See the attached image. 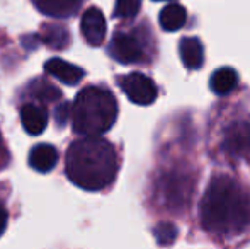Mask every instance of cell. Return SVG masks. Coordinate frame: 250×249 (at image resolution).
Segmentation results:
<instances>
[{
	"mask_svg": "<svg viewBox=\"0 0 250 249\" xmlns=\"http://www.w3.org/2000/svg\"><path fill=\"white\" fill-rule=\"evenodd\" d=\"M118 120V103L107 87L89 86L75 96L72 106V128L77 135L99 136Z\"/></svg>",
	"mask_w": 250,
	"mask_h": 249,
	"instance_id": "3",
	"label": "cell"
},
{
	"mask_svg": "<svg viewBox=\"0 0 250 249\" xmlns=\"http://www.w3.org/2000/svg\"><path fill=\"white\" fill-rule=\"evenodd\" d=\"M7 162H9V154H7L5 145H3L2 138H0V169H3Z\"/></svg>",
	"mask_w": 250,
	"mask_h": 249,
	"instance_id": "21",
	"label": "cell"
},
{
	"mask_svg": "<svg viewBox=\"0 0 250 249\" xmlns=\"http://www.w3.org/2000/svg\"><path fill=\"white\" fill-rule=\"evenodd\" d=\"M27 92H29V96L33 97V99H40V101H43V103H53V101L62 97V92H60L55 86H51L50 82H46V80H43V79H38V80H34V82H31Z\"/></svg>",
	"mask_w": 250,
	"mask_h": 249,
	"instance_id": "16",
	"label": "cell"
},
{
	"mask_svg": "<svg viewBox=\"0 0 250 249\" xmlns=\"http://www.w3.org/2000/svg\"><path fill=\"white\" fill-rule=\"evenodd\" d=\"M44 72L48 75L55 77L60 82L66 84V86H77L85 77L83 68L72 65V63L62 60V58H51V60H48L44 63Z\"/></svg>",
	"mask_w": 250,
	"mask_h": 249,
	"instance_id": "8",
	"label": "cell"
},
{
	"mask_svg": "<svg viewBox=\"0 0 250 249\" xmlns=\"http://www.w3.org/2000/svg\"><path fill=\"white\" fill-rule=\"evenodd\" d=\"M68 113H70V104L68 103H62L58 108L55 110V120L60 126L65 125L68 120Z\"/></svg>",
	"mask_w": 250,
	"mask_h": 249,
	"instance_id": "19",
	"label": "cell"
},
{
	"mask_svg": "<svg viewBox=\"0 0 250 249\" xmlns=\"http://www.w3.org/2000/svg\"><path fill=\"white\" fill-rule=\"evenodd\" d=\"M7 222H9V213H7V210L3 208L2 205H0V236H2V234L5 232Z\"/></svg>",
	"mask_w": 250,
	"mask_h": 249,
	"instance_id": "20",
	"label": "cell"
},
{
	"mask_svg": "<svg viewBox=\"0 0 250 249\" xmlns=\"http://www.w3.org/2000/svg\"><path fill=\"white\" fill-rule=\"evenodd\" d=\"M21 123L29 135H41L48 126V113L36 103H26L21 108Z\"/></svg>",
	"mask_w": 250,
	"mask_h": 249,
	"instance_id": "9",
	"label": "cell"
},
{
	"mask_svg": "<svg viewBox=\"0 0 250 249\" xmlns=\"http://www.w3.org/2000/svg\"><path fill=\"white\" fill-rule=\"evenodd\" d=\"M109 55L123 65L143 62V58H145L142 40L136 34L123 33V31H118L112 36L111 45H109Z\"/></svg>",
	"mask_w": 250,
	"mask_h": 249,
	"instance_id": "5",
	"label": "cell"
},
{
	"mask_svg": "<svg viewBox=\"0 0 250 249\" xmlns=\"http://www.w3.org/2000/svg\"><path fill=\"white\" fill-rule=\"evenodd\" d=\"M80 31H82V36L87 41V45L94 48L101 46L105 40V33H107V23H105L102 10L97 7H89L80 19Z\"/></svg>",
	"mask_w": 250,
	"mask_h": 249,
	"instance_id": "6",
	"label": "cell"
},
{
	"mask_svg": "<svg viewBox=\"0 0 250 249\" xmlns=\"http://www.w3.org/2000/svg\"><path fill=\"white\" fill-rule=\"evenodd\" d=\"M142 0H116L114 17L118 19H131L140 12Z\"/></svg>",
	"mask_w": 250,
	"mask_h": 249,
	"instance_id": "18",
	"label": "cell"
},
{
	"mask_svg": "<svg viewBox=\"0 0 250 249\" xmlns=\"http://www.w3.org/2000/svg\"><path fill=\"white\" fill-rule=\"evenodd\" d=\"M119 86H121L123 92L128 96V99L135 104H140V106L153 104L158 96V89L153 80L140 72H133L121 77Z\"/></svg>",
	"mask_w": 250,
	"mask_h": 249,
	"instance_id": "4",
	"label": "cell"
},
{
	"mask_svg": "<svg viewBox=\"0 0 250 249\" xmlns=\"http://www.w3.org/2000/svg\"><path fill=\"white\" fill-rule=\"evenodd\" d=\"M223 150L230 156H245L250 152V125L238 121L227 128L223 140Z\"/></svg>",
	"mask_w": 250,
	"mask_h": 249,
	"instance_id": "7",
	"label": "cell"
},
{
	"mask_svg": "<svg viewBox=\"0 0 250 249\" xmlns=\"http://www.w3.org/2000/svg\"><path fill=\"white\" fill-rule=\"evenodd\" d=\"M58 162V152L53 145L40 143L29 152V166L38 173H50Z\"/></svg>",
	"mask_w": 250,
	"mask_h": 249,
	"instance_id": "10",
	"label": "cell"
},
{
	"mask_svg": "<svg viewBox=\"0 0 250 249\" xmlns=\"http://www.w3.org/2000/svg\"><path fill=\"white\" fill-rule=\"evenodd\" d=\"M155 2H172V0H155Z\"/></svg>",
	"mask_w": 250,
	"mask_h": 249,
	"instance_id": "22",
	"label": "cell"
},
{
	"mask_svg": "<svg viewBox=\"0 0 250 249\" xmlns=\"http://www.w3.org/2000/svg\"><path fill=\"white\" fill-rule=\"evenodd\" d=\"M211 91L218 96H227L238 86V73L231 67H221L216 68L209 80Z\"/></svg>",
	"mask_w": 250,
	"mask_h": 249,
	"instance_id": "13",
	"label": "cell"
},
{
	"mask_svg": "<svg viewBox=\"0 0 250 249\" xmlns=\"http://www.w3.org/2000/svg\"><path fill=\"white\" fill-rule=\"evenodd\" d=\"M179 55L189 70H198L204 63V50L198 38H182L179 43Z\"/></svg>",
	"mask_w": 250,
	"mask_h": 249,
	"instance_id": "12",
	"label": "cell"
},
{
	"mask_svg": "<svg viewBox=\"0 0 250 249\" xmlns=\"http://www.w3.org/2000/svg\"><path fill=\"white\" fill-rule=\"evenodd\" d=\"M201 226L218 236L240 234L250 226V195L235 180L218 176L199 203Z\"/></svg>",
	"mask_w": 250,
	"mask_h": 249,
	"instance_id": "1",
	"label": "cell"
},
{
	"mask_svg": "<svg viewBox=\"0 0 250 249\" xmlns=\"http://www.w3.org/2000/svg\"><path fill=\"white\" fill-rule=\"evenodd\" d=\"M186 21H188V12L181 3H168L162 9L158 23L160 27L167 33H175L181 27H184Z\"/></svg>",
	"mask_w": 250,
	"mask_h": 249,
	"instance_id": "14",
	"label": "cell"
},
{
	"mask_svg": "<svg viewBox=\"0 0 250 249\" xmlns=\"http://www.w3.org/2000/svg\"><path fill=\"white\" fill-rule=\"evenodd\" d=\"M118 154L112 143L99 136L75 140L66 152V176L85 191H101L118 174Z\"/></svg>",
	"mask_w": 250,
	"mask_h": 249,
	"instance_id": "2",
	"label": "cell"
},
{
	"mask_svg": "<svg viewBox=\"0 0 250 249\" xmlns=\"http://www.w3.org/2000/svg\"><path fill=\"white\" fill-rule=\"evenodd\" d=\"M40 40L46 46L53 48V50H65V48H68L72 38H70V33L65 26H60V24H43Z\"/></svg>",
	"mask_w": 250,
	"mask_h": 249,
	"instance_id": "15",
	"label": "cell"
},
{
	"mask_svg": "<svg viewBox=\"0 0 250 249\" xmlns=\"http://www.w3.org/2000/svg\"><path fill=\"white\" fill-rule=\"evenodd\" d=\"M177 234H179L177 227L172 222H160L153 229V236L160 246H170L177 239Z\"/></svg>",
	"mask_w": 250,
	"mask_h": 249,
	"instance_id": "17",
	"label": "cell"
},
{
	"mask_svg": "<svg viewBox=\"0 0 250 249\" xmlns=\"http://www.w3.org/2000/svg\"><path fill=\"white\" fill-rule=\"evenodd\" d=\"M33 3L44 16L63 19V17L73 16L82 3V0H33Z\"/></svg>",
	"mask_w": 250,
	"mask_h": 249,
	"instance_id": "11",
	"label": "cell"
}]
</instances>
